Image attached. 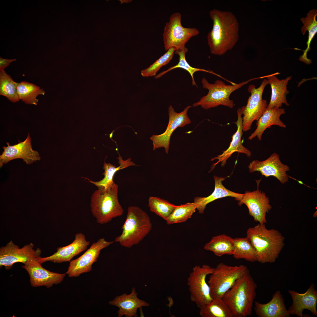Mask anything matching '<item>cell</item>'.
<instances>
[{
    "mask_svg": "<svg viewBox=\"0 0 317 317\" xmlns=\"http://www.w3.org/2000/svg\"><path fill=\"white\" fill-rule=\"evenodd\" d=\"M176 50L171 48L168 50L163 55L156 60L147 68L142 70L141 74L144 77L155 76L160 69L168 64L172 59Z\"/></svg>",
    "mask_w": 317,
    "mask_h": 317,
    "instance_id": "cell-36",
    "label": "cell"
},
{
    "mask_svg": "<svg viewBox=\"0 0 317 317\" xmlns=\"http://www.w3.org/2000/svg\"><path fill=\"white\" fill-rule=\"evenodd\" d=\"M90 243L84 234L77 233L75 235L74 240L71 244L57 248V251L50 256L39 257L38 261L41 264L47 262L57 263L70 262L74 257L87 249Z\"/></svg>",
    "mask_w": 317,
    "mask_h": 317,
    "instance_id": "cell-18",
    "label": "cell"
},
{
    "mask_svg": "<svg viewBox=\"0 0 317 317\" xmlns=\"http://www.w3.org/2000/svg\"><path fill=\"white\" fill-rule=\"evenodd\" d=\"M209 15L213 27L207 36L208 44L211 54H225L235 46L239 39V23L235 15L228 11L214 9Z\"/></svg>",
    "mask_w": 317,
    "mask_h": 317,
    "instance_id": "cell-1",
    "label": "cell"
},
{
    "mask_svg": "<svg viewBox=\"0 0 317 317\" xmlns=\"http://www.w3.org/2000/svg\"><path fill=\"white\" fill-rule=\"evenodd\" d=\"M226 177H219L214 176L215 189L209 196L205 197H197L194 199V203L195 204L199 213L203 214L207 205L210 203L218 199L226 197L235 198L236 200L241 199L243 194L237 193L227 189L223 185L222 182Z\"/></svg>",
    "mask_w": 317,
    "mask_h": 317,
    "instance_id": "cell-23",
    "label": "cell"
},
{
    "mask_svg": "<svg viewBox=\"0 0 317 317\" xmlns=\"http://www.w3.org/2000/svg\"><path fill=\"white\" fill-rule=\"evenodd\" d=\"M199 308V314L201 317H233L222 299H213Z\"/></svg>",
    "mask_w": 317,
    "mask_h": 317,
    "instance_id": "cell-29",
    "label": "cell"
},
{
    "mask_svg": "<svg viewBox=\"0 0 317 317\" xmlns=\"http://www.w3.org/2000/svg\"><path fill=\"white\" fill-rule=\"evenodd\" d=\"M113 241H108L104 238H100L93 243L90 247L82 255L71 261L66 274L70 277H77L81 274L91 271L92 264L96 262L101 250L113 244Z\"/></svg>",
    "mask_w": 317,
    "mask_h": 317,
    "instance_id": "cell-12",
    "label": "cell"
},
{
    "mask_svg": "<svg viewBox=\"0 0 317 317\" xmlns=\"http://www.w3.org/2000/svg\"><path fill=\"white\" fill-rule=\"evenodd\" d=\"M204 249L213 252L218 257L233 255L235 251L234 239L224 234L214 236L205 244Z\"/></svg>",
    "mask_w": 317,
    "mask_h": 317,
    "instance_id": "cell-26",
    "label": "cell"
},
{
    "mask_svg": "<svg viewBox=\"0 0 317 317\" xmlns=\"http://www.w3.org/2000/svg\"><path fill=\"white\" fill-rule=\"evenodd\" d=\"M191 107V106L189 105L182 112L177 113L171 105H170L168 108L169 122L166 131L160 135H153L150 137L153 141L154 150L163 147L165 148L166 153H168L170 137L173 131L177 127H183L191 123L187 115L188 111Z\"/></svg>",
    "mask_w": 317,
    "mask_h": 317,
    "instance_id": "cell-14",
    "label": "cell"
},
{
    "mask_svg": "<svg viewBox=\"0 0 317 317\" xmlns=\"http://www.w3.org/2000/svg\"><path fill=\"white\" fill-rule=\"evenodd\" d=\"M188 51V49L186 48L181 51L176 50L175 52V53L179 56V61L178 63L176 65L169 68L166 70L159 73L158 74L155 76L154 78L155 79H158L171 70L175 68H180L186 70L189 73L192 78V84L193 86H196L197 87L193 77L194 73L197 71H202L212 74L222 78L227 81H228V80L224 79L220 75L217 74L210 70H206L204 69L195 68L191 67L188 63L186 59L185 54Z\"/></svg>",
    "mask_w": 317,
    "mask_h": 317,
    "instance_id": "cell-32",
    "label": "cell"
},
{
    "mask_svg": "<svg viewBox=\"0 0 317 317\" xmlns=\"http://www.w3.org/2000/svg\"><path fill=\"white\" fill-rule=\"evenodd\" d=\"M152 228L150 218L145 211L137 206H129L121 234L114 241L125 247H131L142 240Z\"/></svg>",
    "mask_w": 317,
    "mask_h": 317,
    "instance_id": "cell-4",
    "label": "cell"
},
{
    "mask_svg": "<svg viewBox=\"0 0 317 317\" xmlns=\"http://www.w3.org/2000/svg\"><path fill=\"white\" fill-rule=\"evenodd\" d=\"M288 292L292 300V305L288 310L290 315L302 317L303 310L307 309L314 315L317 316V291L313 284H311L304 293L300 294L291 290H289Z\"/></svg>",
    "mask_w": 317,
    "mask_h": 317,
    "instance_id": "cell-19",
    "label": "cell"
},
{
    "mask_svg": "<svg viewBox=\"0 0 317 317\" xmlns=\"http://www.w3.org/2000/svg\"><path fill=\"white\" fill-rule=\"evenodd\" d=\"M237 113V119L235 123L237 127V131L232 136V140L228 149L223 151L222 154L211 159V161L216 159H217L218 161L216 163H213L210 171H212L219 163L221 162V166H224L228 159L235 152L245 154L249 157L252 155L251 151L245 147L241 142V138L243 133L242 117V108L238 109Z\"/></svg>",
    "mask_w": 317,
    "mask_h": 317,
    "instance_id": "cell-20",
    "label": "cell"
},
{
    "mask_svg": "<svg viewBox=\"0 0 317 317\" xmlns=\"http://www.w3.org/2000/svg\"><path fill=\"white\" fill-rule=\"evenodd\" d=\"M248 168L250 173L257 171L266 177L274 176L282 184L289 181V176L286 172L290 170L289 167L282 163L279 154L276 153H273L264 161H253Z\"/></svg>",
    "mask_w": 317,
    "mask_h": 317,
    "instance_id": "cell-16",
    "label": "cell"
},
{
    "mask_svg": "<svg viewBox=\"0 0 317 317\" xmlns=\"http://www.w3.org/2000/svg\"><path fill=\"white\" fill-rule=\"evenodd\" d=\"M257 285L247 273L238 279L224 295L222 299L233 317H245L252 313Z\"/></svg>",
    "mask_w": 317,
    "mask_h": 317,
    "instance_id": "cell-3",
    "label": "cell"
},
{
    "mask_svg": "<svg viewBox=\"0 0 317 317\" xmlns=\"http://www.w3.org/2000/svg\"><path fill=\"white\" fill-rule=\"evenodd\" d=\"M119 154V156L117 158L119 160V166L116 167L110 163H107L104 161L102 168L104 171L102 174L104 175V178L101 180L97 181H91L86 178L89 180V182L94 184L98 188H107L114 182L113 181V177L117 171L130 166L137 165L131 161V158L124 160L122 159V157Z\"/></svg>",
    "mask_w": 317,
    "mask_h": 317,
    "instance_id": "cell-27",
    "label": "cell"
},
{
    "mask_svg": "<svg viewBox=\"0 0 317 317\" xmlns=\"http://www.w3.org/2000/svg\"><path fill=\"white\" fill-rule=\"evenodd\" d=\"M269 84L268 80L264 79L257 88L253 85L248 86V90L251 95L246 105L242 107L243 132L250 130L253 122L254 120L257 121L266 110L267 106V101L263 99L262 96L265 86Z\"/></svg>",
    "mask_w": 317,
    "mask_h": 317,
    "instance_id": "cell-10",
    "label": "cell"
},
{
    "mask_svg": "<svg viewBox=\"0 0 317 317\" xmlns=\"http://www.w3.org/2000/svg\"><path fill=\"white\" fill-rule=\"evenodd\" d=\"M234 243L235 251L232 255L235 259H243L251 262L257 261L255 250L247 237L235 238Z\"/></svg>",
    "mask_w": 317,
    "mask_h": 317,
    "instance_id": "cell-31",
    "label": "cell"
},
{
    "mask_svg": "<svg viewBox=\"0 0 317 317\" xmlns=\"http://www.w3.org/2000/svg\"><path fill=\"white\" fill-rule=\"evenodd\" d=\"M17 82L14 81L4 70H0V95L6 97L11 102H18Z\"/></svg>",
    "mask_w": 317,
    "mask_h": 317,
    "instance_id": "cell-33",
    "label": "cell"
},
{
    "mask_svg": "<svg viewBox=\"0 0 317 317\" xmlns=\"http://www.w3.org/2000/svg\"><path fill=\"white\" fill-rule=\"evenodd\" d=\"M38 258L29 260L22 266L29 275L31 286L34 287L45 286L48 288L54 284L62 282L66 274L52 272L46 270L39 262Z\"/></svg>",
    "mask_w": 317,
    "mask_h": 317,
    "instance_id": "cell-15",
    "label": "cell"
},
{
    "mask_svg": "<svg viewBox=\"0 0 317 317\" xmlns=\"http://www.w3.org/2000/svg\"><path fill=\"white\" fill-rule=\"evenodd\" d=\"M317 16V10L313 9L309 11L306 17L301 18L303 24L301 27V33L304 35L306 31H308V36L306 43L307 47L305 50H303V53L300 56V60L306 62H309V60L307 57V53L310 50V46L311 41L317 32V21L316 20Z\"/></svg>",
    "mask_w": 317,
    "mask_h": 317,
    "instance_id": "cell-30",
    "label": "cell"
},
{
    "mask_svg": "<svg viewBox=\"0 0 317 317\" xmlns=\"http://www.w3.org/2000/svg\"><path fill=\"white\" fill-rule=\"evenodd\" d=\"M16 60V59H8L0 57V70H4L11 62Z\"/></svg>",
    "mask_w": 317,
    "mask_h": 317,
    "instance_id": "cell-37",
    "label": "cell"
},
{
    "mask_svg": "<svg viewBox=\"0 0 317 317\" xmlns=\"http://www.w3.org/2000/svg\"><path fill=\"white\" fill-rule=\"evenodd\" d=\"M275 75L273 74L267 77L272 89L271 100L267 107V109L281 107L283 104L287 106L289 105L286 98V95L289 93L287 85L291 76L280 80L275 76Z\"/></svg>",
    "mask_w": 317,
    "mask_h": 317,
    "instance_id": "cell-25",
    "label": "cell"
},
{
    "mask_svg": "<svg viewBox=\"0 0 317 317\" xmlns=\"http://www.w3.org/2000/svg\"><path fill=\"white\" fill-rule=\"evenodd\" d=\"M285 113V109L281 108L266 109L262 115L257 121L256 129L251 134L248 139L251 140L257 137L259 140L261 141L262 135L265 130L267 128L271 127L272 125L286 128V125L280 119L281 115Z\"/></svg>",
    "mask_w": 317,
    "mask_h": 317,
    "instance_id": "cell-24",
    "label": "cell"
},
{
    "mask_svg": "<svg viewBox=\"0 0 317 317\" xmlns=\"http://www.w3.org/2000/svg\"><path fill=\"white\" fill-rule=\"evenodd\" d=\"M137 295L135 288L133 287L130 294H127L125 293L117 296L113 300L109 301V303L119 308L118 317L124 315L126 317H137L138 309L142 306H148L150 305L148 303L138 298Z\"/></svg>",
    "mask_w": 317,
    "mask_h": 317,
    "instance_id": "cell-21",
    "label": "cell"
},
{
    "mask_svg": "<svg viewBox=\"0 0 317 317\" xmlns=\"http://www.w3.org/2000/svg\"><path fill=\"white\" fill-rule=\"evenodd\" d=\"M148 206L151 211L166 220L176 205L158 197L150 196L149 199Z\"/></svg>",
    "mask_w": 317,
    "mask_h": 317,
    "instance_id": "cell-35",
    "label": "cell"
},
{
    "mask_svg": "<svg viewBox=\"0 0 317 317\" xmlns=\"http://www.w3.org/2000/svg\"><path fill=\"white\" fill-rule=\"evenodd\" d=\"M118 185L114 182L107 188H98L90 200L92 213L100 224H106L122 215L124 212L118 198Z\"/></svg>",
    "mask_w": 317,
    "mask_h": 317,
    "instance_id": "cell-5",
    "label": "cell"
},
{
    "mask_svg": "<svg viewBox=\"0 0 317 317\" xmlns=\"http://www.w3.org/2000/svg\"><path fill=\"white\" fill-rule=\"evenodd\" d=\"M284 298L279 291L273 295L269 302L262 304L258 301L254 303V309L258 317H289L290 316L285 304Z\"/></svg>",
    "mask_w": 317,
    "mask_h": 317,
    "instance_id": "cell-22",
    "label": "cell"
},
{
    "mask_svg": "<svg viewBox=\"0 0 317 317\" xmlns=\"http://www.w3.org/2000/svg\"><path fill=\"white\" fill-rule=\"evenodd\" d=\"M17 88L19 100L27 104L37 105L38 102L37 97L40 95H44L45 94L43 89L26 81L18 82Z\"/></svg>",
    "mask_w": 317,
    "mask_h": 317,
    "instance_id": "cell-28",
    "label": "cell"
},
{
    "mask_svg": "<svg viewBox=\"0 0 317 317\" xmlns=\"http://www.w3.org/2000/svg\"><path fill=\"white\" fill-rule=\"evenodd\" d=\"M247 237L254 249L257 261L262 264L275 262L284 246V237L278 230H268L259 223L249 228Z\"/></svg>",
    "mask_w": 317,
    "mask_h": 317,
    "instance_id": "cell-2",
    "label": "cell"
},
{
    "mask_svg": "<svg viewBox=\"0 0 317 317\" xmlns=\"http://www.w3.org/2000/svg\"><path fill=\"white\" fill-rule=\"evenodd\" d=\"M249 272L247 267L244 265L233 266L222 262L218 264L210 274L208 281L213 299H222L238 279Z\"/></svg>",
    "mask_w": 317,
    "mask_h": 317,
    "instance_id": "cell-7",
    "label": "cell"
},
{
    "mask_svg": "<svg viewBox=\"0 0 317 317\" xmlns=\"http://www.w3.org/2000/svg\"><path fill=\"white\" fill-rule=\"evenodd\" d=\"M252 80L233 85H226L220 80L215 81L214 83H210L205 78L203 77L201 80L203 87L208 90V93L198 102L194 103L192 106L194 107L200 106L203 109H208L222 105L232 108L234 104V101L229 98L230 95Z\"/></svg>",
    "mask_w": 317,
    "mask_h": 317,
    "instance_id": "cell-6",
    "label": "cell"
},
{
    "mask_svg": "<svg viewBox=\"0 0 317 317\" xmlns=\"http://www.w3.org/2000/svg\"><path fill=\"white\" fill-rule=\"evenodd\" d=\"M18 141V143L14 145H10L7 142V146L3 147V151L0 156V168L10 161L17 158L22 159L28 165L40 160L38 152L32 149L29 133L24 141Z\"/></svg>",
    "mask_w": 317,
    "mask_h": 317,
    "instance_id": "cell-17",
    "label": "cell"
},
{
    "mask_svg": "<svg viewBox=\"0 0 317 317\" xmlns=\"http://www.w3.org/2000/svg\"><path fill=\"white\" fill-rule=\"evenodd\" d=\"M214 269L207 264L196 266L188 278L187 284L190 293V299L199 308L213 299L206 278L208 275L213 273Z\"/></svg>",
    "mask_w": 317,
    "mask_h": 317,
    "instance_id": "cell-9",
    "label": "cell"
},
{
    "mask_svg": "<svg viewBox=\"0 0 317 317\" xmlns=\"http://www.w3.org/2000/svg\"><path fill=\"white\" fill-rule=\"evenodd\" d=\"M181 15L179 12L172 14L169 21L164 26L163 40L164 49L167 51L173 48L181 51L186 48L185 45L192 37L200 33L195 28H185L181 24Z\"/></svg>",
    "mask_w": 317,
    "mask_h": 317,
    "instance_id": "cell-8",
    "label": "cell"
},
{
    "mask_svg": "<svg viewBox=\"0 0 317 317\" xmlns=\"http://www.w3.org/2000/svg\"><path fill=\"white\" fill-rule=\"evenodd\" d=\"M34 244L31 243L21 248L12 240L0 248V266L6 269H11L17 262L25 264L32 259L40 257L41 251L39 248L33 249Z\"/></svg>",
    "mask_w": 317,
    "mask_h": 317,
    "instance_id": "cell-11",
    "label": "cell"
},
{
    "mask_svg": "<svg viewBox=\"0 0 317 317\" xmlns=\"http://www.w3.org/2000/svg\"><path fill=\"white\" fill-rule=\"evenodd\" d=\"M239 206L245 205L247 207L249 214L252 217L254 221L265 224L267 222L266 213L271 209L270 199L265 193L258 189L252 192L246 191L243 194L242 198L237 200Z\"/></svg>",
    "mask_w": 317,
    "mask_h": 317,
    "instance_id": "cell-13",
    "label": "cell"
},
{
    "mask_svg": "<svg viewBox=\"0 0 317 317\" xmlns=\"http://www.w3.org/2000/svg\"><path fill=\"white\" fill-rule=\"evenodd\" d=\"M196 209V205L194 202L176 205L166 221L168 225L183 222L191 217Z\"/></svg>",
    "mask_w": 317,
    "mask_h": 317,
    "instance_id": "cell-34",
    "label": "cell"
}]
</instances>
